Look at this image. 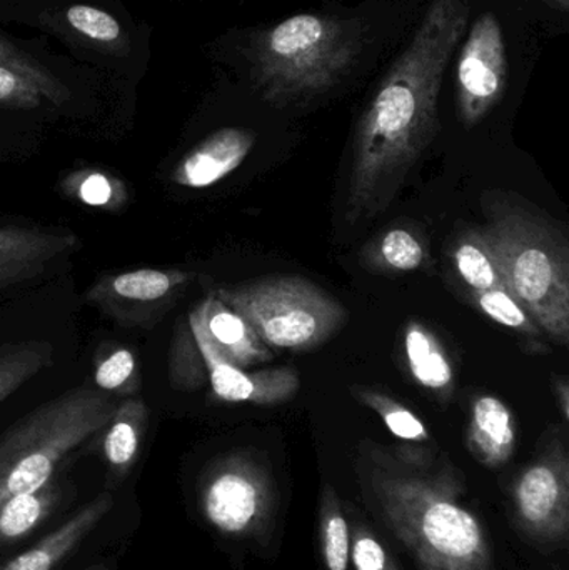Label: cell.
Masks as SVG:
<instances>
[{
    "label": "cell",
    "mask_w": 569,
    "mask_h": 570,
    "mask_svg": "<svg viewBox=\"0 0 569 570\" xmlns=\"http://www.w3.org/2000/svg\"><path fill=\"white\" fill-rule=\"evenodd\" d=\"M273 478L249 452H234L207 471L200 488L204 518L220 534H259L274 511Z\"/></svg>",
    "instance_id": "ba28073f"
},
{
    "label": "cell",
    "mask_w": 569,
    "mask_h": 570,
    "mask_svg": "<svg viewBox=\"0 0 569 570\" xmlns=\"http://www.w3.org/2000/svg\"><path fill=\"white\" fill-rule=\"evenodd\" d=\"M545 2L550 3L555 9H560L561 12H567L569 9V0H545Z\"/></svg>",
    "instance_id": "836d02e7"
},
{
    "label": "cell",
    "mask_w": 569,
    "mask_h": 570,
    "mask_svg": "<svg viewBox=\"0 0 569 570\" xmlns=\"http://www.w3.org/2000/svg\"><path fill=\"white\" fill-rule=\"evenodd\" d=\"M189 327L209 374L210 387L220 401L230 404L277 405L291 401L300 392V375L294 368L249 372L227 362L207 332L203 302L190 312Z\"/></svg>",
    "instance_id": "8fae6325"
},
{
    "label": "cell",
    "mask_w": 569,
    "mask_h": 570,
    "mask_svg": "<svg viewBox=\"0 0 569 570\" xmlns=\"http://www.w3.org/2000/svg\"><path fill=\"white\" fill-rule=\"evenodd\" d=\"M484 237L511 294L528 308L545 337L569 338L568 240L555 224L513 199L484 206Z\"/></svg>",
    "instance_id": "3957f363"
},
{
    "label": "cell",
    "mask_w": 569,
    "mask_h": 570,
    "mask_svg": "<svg viewBox=\"0 0 569 570\" xmlns=\"http://www.w3.org/2000/svg\"><path fill=\"white\" fill-rule=\"evenodd\" d=\"M474 305L488 317L493 318L503 327L521 332L531 337H543V331L534 321L528 308L511 294L508 287L490 288V291L471 292Z\"/></svg>",
    "instance_id": "83f0119b"
},
{
    "label": "cell",
    "mask_w": 569,
    "mask_h": 570,
    "mask_svg": "<svg viewBox=\"0 0 569 570\" xmlns=\"http://www.w3.org/2000/svg\"><path fill=\"white\" fill-rule=\"evenodd\" d=\"M77 196L87 206H107L112 200V184H110L109 177L102 176V174H89L84 177V180H80Z\"/></svg>",
    "instance_id": "4dcf8cb0"
},
{
    "label": "cell",
    "mask_w": 569,
    "mask_h": 570,
    "mask_svg": "<svg viewBox=\"0 0 569 570\" xmlns=\"http://www.w3.org/2000/svg\"><path fill=\"white\" fill-rule=\"evenodd\" d=\"M57 491L50 481L33 492L16 495L0 508V541H17L29 534L52 508Z\"/></svg>",
    "instance_id": "484cf974"
},
{
    "label": "cell",
    "mask_w": 569,
    "mask_h": 570,
    "mask_svg": "<svg viewBox=\"0 0 569 570\" xmlns=\"http://www.w3.org/2000/svg\"><path fill=\"white\" fill-rule=\"evenodd\" d=\"M404 355L414 381L441 401L453 395L454 365L440 337L421 322H408L403 335Z\"/></svg>",
    "instance_id": "e0dca14e"
},
{
    "label": "cell",
    "mask_w": 569,
    "mask_h": 570,
    "mask_svg": "<svg viewBox=\"0 0 569 570\" xmlns=\"http://www.w3.org/2000/svg\"><path fill=\"white\" fill-rule=\"evenodd\" d=\"M46 29L104 72H144L149 59V39L140 36L122 12L100 0H49L29 20Z\"/></svg>",
    "instance_id": "52a82bcc"
},
{
    "label": "cell",
    "mask_w": 569,
    "mask_h": 570,
    "mask_svg": "<svg viewBox=\"0 0 569 570\" xmlns=\"http://www.w3.org/2000/svg\"><path fill=\"white\" fill-rule=\"evenodd\" d=\"M67 83L40 79L17 67L0 63V109L39 110L43 106L60 107L70 100Z\"/></svg>",
    "instance_id": "d6986e66"
},
{
    "label": "cell",
    "mask_w": 569,
    "mask_h": 570,
    "mask_svg": "<svg viewBox=\"0 0 569 570\" xmlns=\"http://www.w3.org/2000/svg\"><path fill=\"white\" fill-rule=\"evenodd\" d=\"M0 63L17 67L33 73L40 79L53 80V82L67 83L66 77L60 76L63 72H86L79 67H73L67 60L52 56L42 49L37 42H26L17 37L7 36L0 30ZM69 86V83H67Z\"/></svg>",
    "instance_id": "cb8c5ba5"
},
{
    "label": "cell",
    "mask_w": 569,
    "mask_h": 570,
    "mask_svg": "<svg viewBox=\"0 0 569 570\" xmlns=\"http://www.w3.org/2000/svg\"><path fill=\"white\" fill-rule=\"evenodd\" d=\"M49 0H0V19L26 23Z\"/></svg>",
    "instance_id": "1f68e13d"
},
{
    "label": "cell",
    "mask_w": 569,
    "mask_h": 570,
    "mask_svg": "<svg viewBox=\"0 0 569 570\" xmlns=\"http://www.w3.org/2000/svg\"><path fill=\"white\" fill-rule=\"evenodd\" d=\"M147 417H149V411L140 399H126L116 405V411L107 424L104 454L110 468L119 474L129 471L139 454Z\"/></svg>",
    "instance_id": "ffe728a7"
},
{
    "label": "cell",
    "mask_w": 569,
    "mask_h": 570,
    "mask_svg": "<svg viewBox=\"0 0 569 570\" xmlns=\"http://www.w3.org/2000/svg\"><path fill=\"white\" fill-rule=\"evenodd\" d=\"M361 49L356 23L300 13L259 33L251 59L271 102L306 99L333 87Z\"/></svg>",
    "instance_id": "277c9868"
},
{
    "label": "cell",
    "mask_w": 569,
    "mask_h": 570,
    "mask_svg": "<svg viewBox=\"0 0 569 570\" xmlns=\"http://www.w3.org/2000/svg\"><path fill=\"white\" fill-rule=\"evenodd\" d=\"M77 247L79 239L70 230L0 227V291L37 279Z\"/></svg>",
    "instance_id": "7c38bea8"
},
{
    "label": "cell",
    "mask_w": 569,
    "mask_h": 570,
    "mask_svg": "<svg viewBox=\"0 0 569 570\" xmlns=\"http://www.w3.org/2000/svg\"><path fill=\"white\" fill-rule=\"evenodd\" d=\"M517 419L501 399L480 395L471 404L467 445L483 468L507 465L517 451Z\"/></svg>",
    "instance_id": "5bb4252c"
},
{
    "label": "cell",
    "mask_w": 569,
    "mask_h": 570,
    "mask_svg": "<svg viewBox=\"0 0 569 570\" xmlns=\"http://www.w3.org/2000/svg\"><path fill=\"white\" fill-rule=\"evenodd\" d=\"M136 357L129 348H116L107 355L96 371V384L104 392L124 391L136 375Z\"/></svg>",
    "instance_id": "f546056e"
},
{
    "label": "cell",
    "mask_w": 569,
    "mask_h": 570,
    "mask_svg": "<svg viewBox=\"0 0 569 570\" xmlns=\"http://www.w3.org/2000/svg\"><path fill=\"white\" fill-rule=\"evenodd\" d=\"M320 505V542L324 568L347 570L351 562V529L333 485H323Z\"/></svg>",
    "instance_id": "603a6c76"
},
{
    "label": "cell",
    "mask_w": 569,
    "mask_h": 570,
    "mask_svg": "<svg viewBox=\"0 0 569 570\" xmlns=\"http://www.w3.org/2000/svg\"><path fill=\"white\" fill-rule=\"evenodd\" d=\"M555 395H557L558 404H560L561 414L565 421L569 419V385L565 377L558 379L557 387H555Z\"/></svg>",
    "instance_id": "d6a6232c"
},
{
    "label": "cell",
    "mask_w": 569,
    "mask_h": 570,
    "mask_svg": "<svg viewBox=\"0 0 569 570\" xmlns=\"http://www.w3.org/2000/svg\"><path fill=\"white\" fill-rule=\"evenodd\" d=\"M183 271L137 269L119 276L104 277L89 297L96 302L117 301L127 304H156L170 297L177 288L189 283Z\"/></svg>",
    "instance_id": "ac0fdd59"
},
{
    "label": "cell",
    "mask_w": 569,
    "mask_h": 570,
    "mask_svg": "<svg viewBox=\"0 0 569 570\" xmlns=\"http://www.w3.org/2000/svg\"><path fill=\"white\" fill-rule=\"evenodd\" d=\"M214 294L243 315L271 351H313L347 321L346 307L334 295L300 276L266 277Z\"/></svg>",
    "instance_id": "8992f818"
},
{
    "label": "cell",
    "mask_w": 569,
    "mask_h": 570,
    "mask_svg": "<svg viewBox=\"0 0 569 570\" xmlns=\"http://www.w3.org/2000/svg\"><path fill=\"white\" fill-rule=\"evenodd\" d=\"M206 327L224 358L241 368L256 367L274 358V352L261 341L249 322L209 294L203 301Z\"/></svg>",
    "instance_id": "2e32d148"
},
{
    "label": "cell",
    "mask_w": 569,
    "mask_h": 570,
    "mask_svg": "<svg viewBox=\"0 0 569 570\" xmlns=\"http://www.w3.org/2000/svg\"><path fill=\"white\" fill-rule=\"evenodd\" d=\"M49 342L22 341L0 345V404L52 364Z\"/></svg>",
    "instance_id": "7402d4cb"
},
{
    "label": "cell",
    "mask_w": 569,
    "mask_h": 570,
    "mask_svg": "<svg viewBox=\"0 0 569 570\" xmlns=\"http://www.w3.org/2000/svg\"><path fill=\"white\" fill-rule=\"evenodd\" d=\"M256 144L253 130L224 127L190 150L173 173V183L187 189H206L239 169Z\"/></svg>",
    "instance_id": "4fadbf2b"
},
{
    "label": "cell",
    "mask_w": 569,
    "mask_h": 570,
    "mask_svg": "<svg viewBox=\"0 0 569 570\" xmlns=\"http://www.w3.org/2000/svg\"><path fill=\"white\" fill-rule=\"evenodd\" d=\"M508 57L503 30L494 13L473 23L458 62V112L461 122L474 127L503 99Z\"/></svg>",
    "instance_id": "30bf717a"
},
{
    "label": "cell",
    "mask_w": 569,
    "mask_h": 570,
    "mask_svg": "<svg viewBox=\"0 0 569 570\" xmlns=\"http://www.w3.org/2000/svg\"><path fill=\"white\" fill-rule=\"evenodd\" d=\"M453 257L458 274L471 288V292L508 287L503 271H501L483 230H468L467 234H463L454 247Z\"/></svg>",
    "instance_id": "44dd1931"
},
{
    "label": "cell",
    "mask_w": 569,
    "mask_h": 570,
    "mask_svg": "<svg viewBox=\"0 0 569 570\" xmlns=\"http://www.w3.org/2000/svg\"><path fill=\"white\" fill-rule=\"evenodd\" d=\"M426 250L416 234L393 227L371 246L370 266L383 273L406 274L420 269Z\"/></svg>",
    "instance_id": "d4e9b609"
},
{
    "label": "cell",
    "mask_w": 569,
    "mask_h": 570,
    "mask_svg": "<svg viewBox=\"0 0 569 570\" xmlns=\"http://www.w3.org/2000/svg\"><path fill=\"white\" fill-rule=\"evenodd\" d=\"M112 509L110 494H102L80 509L56 531L7 562L0 570H53Z\"/></svg>",
    "instance_id": "9a60e30c"
},
{
    "label": "cell",
    "mask_w": 569,
    "mask_h": 570,
    "mask_svg": "<svg viewBox=\"0 0 569 570\" xmlns=\"http://www.w3.org/2000/svg\"><path fill=\"white\" fill-rule=\"evenodd\" d=\"M351 394L361 404L373 409L383 419L394 438L406 442H418V444L430 441V432L424 422L413 411L404 407L401 402L394 401L390 395L374 391V389L360 387V385L351 389Z\"/></svg>",
    "instance_id": "4316f807"
},
{
    "label": "cell",
    "mask_w": 569,
    "mask_h": 570,
    "mask_svg": "<svg viewBox=\"0 0 569 570\" xmlns=\"http://www.w3.org/2000/svg\"><path fill=\"white\" fill-rule=\"evenodd\" d=\"M370 459L361 469L364 495L420 570H494L487 529L464 504V478L453 465L423 468L421 458L381 452Z\"/></svg>",
    "instance_id": "7a4b0ae2"
},
{
    "label": "cell",
    "mask_w": 569,
    "mask_h": 570,
    "mask_svg": "<svg viewBox=\"0 0 569 570\" xmlns=\"http://www.w3.org/2000/svg\"><path fill=\"white\" fill-rule=\"evenodd\" d=\"M116 404L107 392L77 387L33 409L0 438V508L43 488L59 462L109 424Z\"/></svg>",
    "instance_id": "5b68a950"
},
{
    "label": "cell",
    "mask_w": 569,
    "mask_h": 570,
    "mask_svg": "<svg viewBox=\"0 0 569 570\" xmlns=\"http://www.w3.org/2000/svg\"><path fill=\"white\" fill-rule=\"evenodd\" d=\"M514 515L524 534L543 546H560L569 532V459L567 445L553 439L511 488Z\"/></svg>",
    "instance_id": "9c48e42d"
},
{
    "label": "cell",
    "mask_w": 569,
    "mask_h": 570,
    "mask_svg": "<svg viewBox=\"0 0 569 570\" xmlns=\"http://www.w3.org/2000/svg\"><path fill=\"white\" fill-rule=\"evenodd\" d=\"M351 561L354 570H401L383 542L363 522L351 531Z\"/></svg>",
    "instance_id": "f1b7e54d"
},
{
    "label": "cell",
    "mask_w": 569,
    "mask_h": 570,
    "mask_svg": "<svg viewBox=\"0 0 569 570\" xmlns=\"http://www.w3.org/2000/svg\"><path fill=\"white\" fill-rule=\"evenodd\" d=\"M471 6L473 0H433L410 47L361 116L347 193L353 223L390 206L404 176L436 137L444 70L463 39Z\"/></svg>",
    "instance_id": "6da1fadb"
}]
</instances>
